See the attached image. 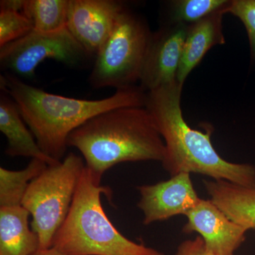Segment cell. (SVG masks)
Returning a JSON list of instances; mask_svg holds the SVG:
<instances>
[{"mask_svg":"<svg viewBox=\"0 0 255 255\" xmlns=\"http://www.w3.org/2000/svg\"><path fill=\"white\" fill-rule=\"evenodd\" d=\"M1 88L16 104L43 152L57 162L65 155L70 133L93 117L119 107L145 106V92L135 85L108 98L80 100L49 93L7 73L1 76Z\"/></svg>","mask_w":255,"mask_h":255,"instance_id":"1","label":"cell"},{"mask_svg":"<svg viewBox=\"0 0 255 255\" xmlns=\"http://www.w3.org/2000/svg\"><path fill=\"white\" fill-rule=\"evenodd\" d=\"M184 85L177 80L146 93L145 106L164 142L162 167L171 177L198 174L255 188V167L222 158L211 143L212 127L206 132L193 129L183 117L181 96Z\"/></svg>","mask_w":255,"mask_h":255,"instance_id":"2","label":"cell"},{"mask_svg":"<svg viewBox=\"0 0 255 255\" xmlns=\"http://www.w3.org/2000/svg\"><path fill=\"white\" fill-rule=\"evenodd\" d=\"M68 147L81 152L85 167L100 181L106 171L127 162L159 161L165 147L145 107H119L89 120L69 135Z\"/></svg>","mask_w":255,"mask_h":255,"instance_id":"3","label":"cell"},{"mask_svg":"<svg viewBox=\"0 0 255 255\" xmlns=\"http://www.w3.org/2000/svg\"><path fill=\"white\" fill-rule=\"evenodd\" d=\"M110 188L101 185L85 167L66 219L52 247L65 255H164L128 239L107 217L101 201Z\"/></svg>","mask_w":255,"mask_h":255,"instance_id":"4","label":"cell"},{"mask_svg":"<svg viewBox=\"0 0 255 255\" xmlns=\"http://www.w3.org/2000/svg\"><path fill=\"white\" fill-rule=\"evenodd\" d=\"M85 164L70 152L63 162L48 165L29 184L21 206L32 216L31 228L40 249L52 248L55 233L68 216Z\"/></svg>","mask_w":255,"mask_h":255,"instance_id":"5","label":"cell"},{"mask_svg":"<svg viewBox=\"0 0 255 255\" xmlns=\"http://www.w3.org/2000/svg\"><path fill=\"white\" fill-rule=\"evenodd\" d=\"M152 33L144 20L125 8L96 55L92 86L119 90L140 81Z\"/></svg>","mask_w":255,"mask_h":255,"instance_id":"6","label":"cell"},{"mask_svg":"<svg viewBox=\"0 0 255 255\" xmlns=\"http://www.w3.org/2000/svg\"><path fill=\"white\" fill-rule=\"evenodd\" d=\"M88 53L67 27L54 32L32 30L26 36L0 47V63L14 75L31 78L44 60H58L75 65L86 58Z\"/></svg>","mask_w":255,"mask_h":255,"instance_id":"7","label":"cell"},{"mask_svg":"<svg viewBox=\"0 0 255 255\" xmlns=\"http://www.w3.org/2000/svg\"><path fill=\"white\" fill-rule=\"evenodd\" d=\"M189 26L169 21L152 33L140 80L144 91L155 90L177 80Z\"/></svg>","mask_w":255,"mask_h":255,"instance_id":"8","label":"cell"},{"mask_svg":"<svg viewBox=\"0 0 255 255\" xmlns=\"http://www.w3.org/2000/svg\"><path fill=\"white\" fill-rule=\"evenodd\" d=\"M124 9L112 0H69L67 28L89 55H97Z\"/></svg>","mask_w":255,"mask_h":255,"instance_id":"9","label":"cell"},{"mask_svg":"<svg viewBox=\"0 0 255 255\" xmlns=\"http://www.w3.org/2000/svg\"><path fill=\"white\" fill-rule=\"evenodd\" d=\"M137 206L143 214V224L163 221L178 215L186 216L201 200L190 174L180 173L167 181L137 188Z\"/></svg>","mask_w":255,"mask_h":255,"instance_id":"10","label":"cell"},{"mask_svg":"<svg viewBox=\"0 0 255 255\" xmlns=\"http://www.w3.org/2000/svg\"><path fill=\"white\" fill-rule=\"evenodd\" d=\"M185 216L183 232L199 233L211 254L234 255L246 241V228L230 219L210 199H201Z\"/></svg>","mask_w":255,"mask_h":255,"instance_id":"11","label":"cell"},{"mask_svg":"<svg viewBox=\"0 0 255 255\" xmlns=\"http://www.w3.org/2000/svg\"><path fill=\"white\" fill-rule=\"evenodd\" d=\"M228 4L207 17L189 25L177 75L181 85H184L188 75L213 46L226 43L222 21Z\"/></svg>","mask_w":255,"mask_h":255,"instance_id":"12","label":"cell"},{"mask_svg":"<svg viewBox=\"0 0 255 255\" xmlns=\"http://www.w3.org/2000/svg\"><path fill=\"white\" fill-rule=\"evenodd\" d=\"M21 117L16 104L9 95L0 97V130L6 138V155L38 159L48 165L58 163L45 154Z\"/></svg>","mask_w":255,"mask_h":255,"instance_id":"13","label":"cell"},{"mask_svg":"<svg viewBox=\"0 0 255 255\" xmlns=\"http://www.w3.org/2000/svg\"><path fill=\"white\" fill-rule=\"evenodd\" d=\"M204 184L210 200L230 219L248 231L255 229V188L214 179Z\"/></svg>","mask_w":255,"mask_h":255,"instance_id":"14","label":"cell"},{"mask_svg":"<svg viewBox=\"0 0 255 255\" xmlns=\"http://www.w3.org/2000/svg\"><path fill=\"white\" fill-rule=\"evenodd\" d=\"M29 213L22 206L0 208V255H31L39 239L28 226Z\"/></svg>","mask_w":255,"mask_h":255,"instance_id":"15","label":"cell"},{"mask_svg":"<svg viewBox=\"0 0 255 255\" xmlns=\"http://www.w3.org/2000/svg\"><path fill=\"white\" fill-rule=\"evenodd\" d=\"M48 166L40 159H31L29 164L21 170L0 167V208L21 206L29 184Z\"/></svg>","mask_w":255,"mask_h":255,"instance_id":"16","label":"cell"},{"mask_svg":"<svg viewBox=\"0 0 255 255\" xmlns=\"http://www.w3.org/2000/svg\"><path fill=\"white\" fill-rule=\"evenodd\" d=\"M69 0H25L22 13L33 30L54 32L67 27Z\"/></svg>","mask_w":255,"mask_h":255,"instance_id":"17","label":"cell"},{"mask_svg":"<svg viewBox=\"0 0 255 255\" xmlns=\"http://www.w3.org/2000/svg\"><path fill=\"white\" fill-rule=\"evenodd\" d=\"M226 0H177L171 1V20L190 25L222 9Z\"/></svg>","mask_w":255,"mask_h":255,"instance_id":"18","label":"cell"},{"mask_svg":"<svg viewBox=\"0 0 255 255\" xmlns=\"http://www.w3.org/2000/svg\"><path fill=\"white\" fill-rule=\"evenodd\" d=\"M32 30L31 21L22 12L0 9V47L22 38Z\"/></svg>","mask_w":255,"mask_h":255,"instance_id":"19","label":"cell"},{"mask_svg":"<svg viewBox=\"0 0 255 255\" xmlns=\"http://www.w3.org/2000/svg\"><path fill=\"white\" fill-rule=\"evenodd\" d=\"M227 13L239 18L246 26L252 55L255 56V0H231L226 8Z\"/></svg>","mask_w":255,"mask_h":255,"instance_id":"20","label":"cell"},{"mask_svg":"<svg viewBox=\"0 0 255 255\" xmlns=\"http://www.w3.org/2000/svg\"><path fill=\"white\" fill-rule=\"evenodd\" d=\"M175 255H214L206 250L205 244L200 236L192 240H187L180 243Z\"/></svg>","mask_w":255,"mask_h":255,"instance_id":"21","label":"cell"},{"mask_svg":"<svg viewBox=\"0 0 255 255\" xmlns=\"http://www.w3.org/2000/svg\"><path fill=\"white\" fill-rule=\"evenodd\" d=\"M25 0H1L0 1V9L22 12Z\"/></svg>","mask_w":255,"mask_h":255,"instance_id":"22","label":"cell"},{"mask_svg":"<svg viewBox=\"0 0 255 255\" xmlns=\"http://www.w3.org/2000/svg\"><path fill=\"white\" fill-rule=\"evenodd\" d=\"M64 255L63 253H62L61 252L58 251V250L55 249V248H48V249L45 250H38V251L36 252V253H33V255Z\"/></svg>","mask_w":255,"mask_h":255,"instance_id":"23","label":"cell"}]
</instances>
